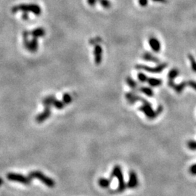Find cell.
I'll use <instances>...</instances> for the list:
<instances>
[{"instance_id": "1", "label": "cell", "mask_w": 196, "mask_h": 196, "mask_svg": "<svg viewBox=\"0 0 196 196\" xmlns=\"http://www.w3.org/2000/svg\"><path fill=\"white\" fill-rule=\"evenodd\" d=\"M139 102H141L143 105L140 106L139 108V110L140 111L143 112V113L146 115L147 119H150V120H153V119H155L156 117H158L160 113L163 112V107L161 105H159L156 111H154L153 109L152 106H151V104L148 101H147L145 99L143 98H139Z\"/></svg>"}, {"instance_id": "2", "label": "cell", "mask_w": 196, "mask_h": 196, "mask_svg": "<svg viewBox=\"0 0 196 196\" xmlns=\"http://www.w3.org/2000/svg\"><path fill=\"white\" fill-rule=\"evenodd\" d=\"M18 11H23V12H31L36 15H39L42 12V10H41L40 7L37 5H34V4H31V5H25V4H22V5H19L18 6L14 7L12 9V12L15 13Z\"/></svg>"}, {"instance_id": "3", "label": "cell", "mask_w": 196, "mask_h": 196, "mask_svg": "<svg viewBox=\"0 0 196 196\" xmlns=\"http://www.w3.org/2000/svg\"><path fill=\"white\" fill-rule=\"evenodd\" d=\"M112 177H116L119 180V187H118L116 191L119 192V193L124 191L126 187V184L124 182L122 170H121V168L119 166L117 165L113 168V172H112Z\"/></svg>"}, {"instance_id": "4", "label": "cell", "mask_w": 196, "mask_h": 196, "mask_svg": "<svg viewBox=\"0 0 196 196\" xmlns=\"http://www.w3.org/2000/svg\"><path fill=\"white\" fill-rule=\"evenodd\" d=\"M29 177L31 179V180L33 178L38 179V180L41 181V182L44 183L45 185L50 187H53L55 184V181L52 180L51 178H50V177H46L44 174L40 172V171H31V172L29 174Z\"/></svg>"}, {"instance_id": "5", "label": "cell", "mask_w": 196, "mask_h": 196, "mask_svg": "<svg viewBox=\"0 0 196 196\" xmlns=\"http://www.w3.org/2000/svg\"><path fill=\"white\" fill-rule=\"evenodd\" d=\"M167 67V63H160L156 67H150L145 65H137L136 68L137 70H143L151 74H160Z\"/></svg>"}, {"instance_id": "6", "label": "cell", "mask_w": 196, "mask_h": 196, "mask_svg": "<svg viewBox=\"0 0 196 196\" xmlns=\"http://www.w3.org/2000/svg\"><path fill=\"white\" fill-rule=\"evenodd\" d=\"M7 178L10 181H14V182H20L23 184H29L31 183V179L29 177H25L23 175L20 174L15 173H9L7 174Z\"/></svg>"}, {"instance_id": "7", "label": "cell", "mask_w": 196, "mask_h": 196, "mask_svg": "<svg viewBox=\"0 0 196 196\" xmlns=\"http://www.w3.org/2000/svg\"><path fill=\"white\" fill-rule=\"evenodd\" d=\"M50 115H51V108L50 107H45L44 111L36 116V121L39 124L44 122L46 119H49Z\"/></svg>"}, {"instance_id": "8", "label": "cell", "mask_w": 196, "mask_h": 196, "mask_svg": "<svg viewBox=\"0 0 196 196\" xmlns=\"http://www.w3.org/2000/svg\"><path fill=\"white\" fill-rule=\"evenodd\" d=\"M180 74V70L177 68H172L168 74V84L169 87H172L175 84L174 79Z\"/></svg>"}, {"instance_id": "9", "label": "cell", "mask_w": 196, "mask_h": 196, "mask_svg": "<svg viewBox=\"0 0 196 196\" xmlns=\"http://www.w3.org/2000/svg\"><path fill=\"white\" fill-rule=\"evenodd\" d=\"M94 56L95 62L97 65L100 64L102 63V48L100 45H95L94 48Z\"/></svg>"}, {"instance_id": "10", "label": "cell", "mask_w": 196, "mask_h": 196, "mask_svg": "<svg viewBox=\"0 0 196 196\" xmlns=\"http://www.w3.org/2000/svg\"><path fill=\"white\" fill-rule=\"evenodd\" d=\"M138 185V179L137 177V174L134 171H131L129 172V180L127 187L130 189L136 188Z\"/></svg>"}, {"instance_id": "11", "label": "cell", "mask_w": 196, "mask_h": 196, "mask_svg": "<svg viewBox=\"0 0 196 196\" xmlns=\"http://www.w3.org/2000/svg\"><path fill=\"white\" fill-rule=\"evenodd\" d=\"M149 45L153 50V51L155 52H159L161 49V45L158 39L155 38V37H151L149 39Z\"/></svg>"}, {"instance_id": "12", "label": "cell", "mask_w": 196, "mask_h": 196, "mask_svg": "<svg viewBox=\"0 0 196 196\" xmlns=\"http://www.w3.org/2000/svg\"><path fill=\"white\" fill-rule=\"evenodd\" d=\"M142 57H143L144 60L147 61V62H153L155 63H158L160 62L159 59H158V57H156V56L153 55V54H151L150 52H144V54L143 55V56H142Z\"/></svg>"}, {"instance_id": "13", "label": "cell", "mask_w": 196, "mask_h": 196, "mask_svg": "<svg viewBox=\"0 0 196 196\" xmlns=\"http://www.w3.org/2000/svg\"><path fill=\"white\" fill-rule=\"evenodd\" d=\"M139 98L140 97L139 95H136L134 92H132V91H130V92H127L126 94V98L128 102L131 105H133L136 102L139 101Z\"/></svg>"}, {"instance_id": "14", "label": "cell", "mask_w": 196, "mask_h": 196, "mask_svg": "<svg viewBox=\"0 0 196 196\" xmlns=\"http://www.w3.org/2000/svg\"><path fill=\"white\" fill-rule=\"evenodd\" d=\"M38 47H39L38 39H37V38L33 37V39H31L29 42V46L28 50L31 52H35L38 50Z\"/></svg>"}, {"instance_id": "15", "label": "cell", "mask_w": 196, "mask_h": 196, "mask_svg": "<svg viewBox=\"0 0 196 196\" xmlns=\"http://www.w3.org/2000/svg\"><path fill=\"white\" fill-rule=\"evenodd\" d=\"M45 30L43 28H38V29H34L33 31H31L30 33V34L34 38H39V37H43L45 35Z\"/></svg>"}, {"instance_id": "16", "label": "cell", "mask_w": 196, "mask_h": 196, "mask_svg": "<svg viewBox=\"0 0 196 196\" xmlns=\"http://www.w3.org/2000/svg\"><path fill=\"white\" fill-rule=\"evenodd\" d=\"M147 84L152 87H159L162 84V80L160 79V78H147Z\"/></svg>"}, {"instance_id": "17", "label": "cell", "mask_w": 196, "mask_h": 196, "mask_svg": "<svg viewBox=\"0 0 196 196\" xmlns=\"http://www.w3.org/2000/svg\"><path fill=\"white\" fill-rule=\"evenodd\" d=\"M56 99V98L53 95H50V96L46 97L45 98L43 99L42 103L44 105V107H50L51 108V105H52V103H53L54 100Z\"/></svg>"}, {"instance_id": "18", "label": "cell", "mask_w": 196, "mask_h": 196, "mask_svg": "<svg viewBox=\"0 0 196 196\" xmlns=\"http://www.w3.org/2000/svg\"><path fill=\"white\" fill-rule=\"evenodd\" d=\"M187 86V81H182L181 82V83L178 84H175L172 87V88L174 89V90L176 91V92L181 93L183 90H184Z\"/></svg>"}, {"instance_id": "19", "label": "cell", "mask_w": 196, "mask_h": 196, "mask_svg": "<svg viewBox=\"0 0 196 196\" xmlns=\"http://www.w3.org/2000/svg\"><path fill=\"white\" fill-rule=\"evenodd\" d=\"M141 92H143V94H145V95H147V97H150V98H152L153 97L154 95V92L153 90L152 89L150 88V87H142L139 88V89Z\"/></svg>"}, {"instance_id": "20", "label": "cell", "mask_w": 196, "mask_h": 196, "mask_svg": "<svg viewBox=\"0 0 196 196\" xmlns=\"http://www.w3.org/2000/svg\"><path fill=\"white\" fill-rule=\"evenodd\" d=\"M98 184L102 188H107L110 186V184H111V180H108V179H105V178H100L98 180Z\"/></svg>"}, {"instance_id": "21", "label": "cell", "mask_w": 196, "mask_h": 196, "mask_svg": "<svg viewBox=\"0 0 196 196\" xmlns=\"http://www.w3.org/2000/svg\"><path fill=\"white\" fill-rule=\"evenodd\" d=\"M30 33L28 32V31H25L23 33V44L24 46L26 47V50L29 49V42L30 41L29 40V36Z\"/></svg>"}, {"instance_id": "22", "label": "cell", "mask_w": 196, "mask_h": 196, "mask_svg": "<svg viewBox=\"0 0 196 196\" xmlns=\"http://www.w3.org/2000/svg\"><path fill=\"white\" fill-rule=\"evenodd\" d=\"M126 83H127V84L133 90H137V87H138L137 83L136 81H134L132 78L128 77L126 78Z\"/></svg>"}, {"instance_id": "23", "label": "cell", "mask_w": 196, "mask_h": 196, "mask_svg": "<svg viewBox=\"0 0 196 196\" xmlns=\"http://www.w3.org/2000/svg\"><path fill=\"white\" fill-rule=\"evenodd\" d=\"M72 96L68 93H65L63 95V102L65 105H68L72 102Z\"/></svg>"}, {"instance_id": "24", "label": "cell", "mask_w": 196, "mask_h": 196, "mask_svg": "<svg viewBox=\"0 0 196 196\" xmlns=\"http://www.w3.org/2000/svg\"><path fill=\"white\" fill-rule=\"evenodd\" d=\"M52 106L55 107V108H57V109L61 110L64 108L65 104L63 103V101H60V100H57V99H55V100H54L53 103H52Z\"/></svg>"}, {"instance_id": "25", "label": "cell", "mask_w": 196, "mask_h": 196, "mask_svg": "<svg viewBox=\"0 0 196 196\" xmlns=\"http://www.w3.org/2000/svg\"><path fill=\"white\" fill-rule=\"evenodd\" d=\"M188 58L190 60V64H191V68L194 72L196 73V60L194 57V56L191 54L188 55Z\"/></svg>"}, {"instance_id": "26", "label": "cell", "mask_w": 196, "mask_h": 196, "mask_svg": "<svg viewBox=\"0 0 196 196\" xmlns=\"http://www.w3.org/2000/svg\"><path fill=\"white\" fill-rule=\"evenodd\" d=\"M137 78H138V80H139L140 82H142V83H145V82H147V78H148V77H147L145 74H143V73H141V72L138 74Z\"/></svg>"}, {"instance_id": "27", "label": "cell", "mask_w": 196, "mask_h": 196, "mask_svg": "<svg viewBox=\"0 0 196 196\" xmlns=\"http://www.w3.org/2000/svg\"><path fill=\"white\" fill-rule=\"evenodd\" d=\"M188 148L192 150H196V141L190 140L187 143Z\"/></svg>"}, {"instance_id": "28", "label": "cell", "mask_w": 196, "mask_h": 196, "mask_svg": "<svg viewBox=\"0 0 196 196\" xmlns=\"http://www.w3.org/2000/svg\"><path fill=\"white\" fill-rule=\"evenodd\" d=\"M187 84L188 87H191L192 89H193L194 90L196 91V81L190 80V81H187Z\"/></svg>"}, {"instance_id": "29", "label": "cell", "mask_w": 196, "mask_h": 196, "mask_svg": "<svg viewBox=\"0 0 196 196\" xmlns=\"http://www.w3.org/2000/svg\"><path fill=\"white\" fill-rule=\"evenodd\" d=\"M190 171L192 174L196 175V164H194V165H193L191 167H190Z\"/></svg>"}, {"instance_id": "30", "label": "cell", "mask_w": 196, "mask_h": 196, "mask_svg": "<svg viewBox=\"0 0 196 196\" xmlns=\"http://www.w3.org/2000/svg\"><path fill=\"white\" fill-rule=\"evenodd\" d=\"M148 3L147 0H139V4L143 7H145Z\"/></svg>"}, {"instance_id": "31", "label": "cell", "mask_w": 196, "mask_h": 196, "mask_svg": "<svg viewBox=\"0 0 196 196\" xmlns=\"http://www.w3.org/2000/svg\"><path fill=\"white\" fill-rule=\"evenodd\" d=\"M22 18H23V20H27L28 19H29V15H28V13L26 12H23V16H22Z\"/></svg>"}, {"instance_id": "32", "label": "cell", "mask_w": 196, "mask_h": 196, "mask_svg": "<svg viewBox=\"0 0 196 196\" xmlns=\"http://www.w3.org/2000/svg\"><path fill=\"white\" fill-rule=\"evenodd\" d=\"M153 1L156 2H160V3H166L167 0H153Z\"/></svg>"}, {"instance_id": "33", "label": "cell", "mask_w": 196, "mask_h": 196, "mask_svg": "<svg viewBox=\"0 0 196 196\" xmlns=\"http://www.w3.org/2000/svg\"><path fill=\"white\" fill-rule=\"evenodd\" d=\"M3 184V180L2 178H0V186Z\"/></svg>"}]
</instances>
